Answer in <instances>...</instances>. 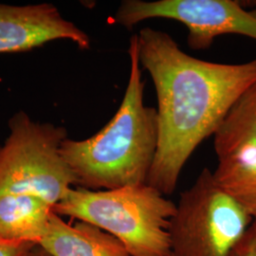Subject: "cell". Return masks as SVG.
<instances>
[{
    "label": "cell",
    "mask_w": 256,
    "mask_h": 256,
    "mask_svg": "<svg viewBox=\"0 0 256 256\" xmlns=\"http://www.w3.org/2000/svg\"><path fill=\"white\" fill-rule=\"evenodd\" d=\"M137 34L140 62L155 86L160 128L146 184L170 196L194 150L214 135L256 82V58L242 64L214 63L186 54L162 30L146 27Z\"/></svg>",
    "instance_id": "6da1fadb"
},
{
    "label": "cell",
    "mask_w": 256,
    "mask_h": 256,
    "mask_svg": "<svg viewBox=\"0 0 256 256\" xmlns=\"http://www.w3.org/2000/svg\"><path fill=\"white\" fill-rule=\"evenodd\" d=\"M128 86L114 117L92 137L66 138L60 154L72 170L75 185L92 191L146 184L158 147L156 108L144 101V84L138 34L128 48Z\"/></svg>",
    "instance_id": "7a4b0ae2"
},
{
    "label": "cell",
    "mask_w": 256,
    "mask_h": 256,
    "mask_svg": "<svg viewBox=\"0 0 256 256\" xmlns=\"http://www.w3.org/2000/svg\"><path fill=\"white\" fill-rule=\"evenodd\" d=\"M176 204L148 184L113 190L72 188L54 210L117 238L130 256H170V221Z\"/></svg>",
    "instance_id": "3957f363"
},
{
    "label": "cell",
    "mask_w": 256,
    "mask_h": 256,
    "mask_svg": "<svg viewBox=\"0 0 256 256\" xmlns=\"http://www.w3.org/2000/svg\"><path fill=\"white\" fill-rule=\"evenodd\" d=\"M9 128V137L0 146V196L30 194L54 207L75 185L60 154L66 129L34 122L24 111L10 119Z\"/></svg>",
    "instance_id": "277c9868"
},
{
    "label": "cell",
    "mask_w": 256,
    "mask_h": 256,
    "mask_svg": "<svg viewBox=\"0 0 256 256\" xmlns=\"http://www.w3.org/2000/svg\"><path fill=\"white\" fill-rule=\"evenodd\" d=\"M252 222L206 167L180 194L170 221V256H230Z\"/></svg>",
    "instance_id": "5b68a950"
},
{
    "label": "cell",
    "mask_w": 256,
    "mask_h": 256,
    "mask_svg": "<svg viewBox=\"0 0 256 256\" xmlns=\"http://www.w3.org/2000/svg\"><path fill=\"white\" fill-rule=\"evenodd\" d=\"M169 19L188 30V46L208 50L214 39L239 34L256 40V14L234 0H124L113 22L132 28L148 19Z\"/></svg>",
    "instance_id": "8992f818"
},
{
    "label": "cell",
    "mask_w": 256,
    "mask_h": 256,
    "mask_svg": "<svg viewBox=\"0 0 256 256\" xmlns=\"http://www.w3.org/2000/svg\"><path fill=\"white\" fill-rule=\"evenodd\" d=\"M88 50L90 39L50 3L14 6L0 3V54L27 52L55 40Z\"/></svg>",
    "instance_id": "52a82bcc"
},
{
    "label": "cell",
    "mask_w": 256,
    "mask_h": 256,
    "mask_svg": "<svg viewBox=\"0 0 256 256\" xmlns=\"http://www.w3.org/2000/svg\"><path fill=\"white\" fill-rule=\"evenodd\" d=\"M38 246L50 256H130L108 232L84 221L72 225L55 212Z\"/></svg>",
    "instance_id": "ba28073f"
},
{
    "label": "cell",
    "mask_w": 256,
    "mask_h": 256,
    "mask_svg": "<svg viewBox=\"0 0 256 256\" xmlns=\"http://www.w3.org/2000/svg\"><path fill=\"white\" fill-rule=\"evenodd\" d=\"M54 206L36 196H0V238L38 246L46 234Z\"/></svg>",
    "instance_id": "9c48e42d"
},
{
    "label": "cell",
    "mask_w": 256,
    "mask_h": 256,
    "mask_svg": "<svg viewBox=\"0 0 256 256\" xmlns=\"http://www.w3.org/2000/svg\"><path fill=\"white\" fill-rule=\"evenodd\" d=\"M218 160L256 149V82L244 92L214 135Z\"/></svg>",
    "instance_id": "30bf717a"
},
{
    "label": "cell",
    "mask_w": 256,
    "mask_h": 256,
    "mask_svg": "<svg viewBox=\"0 0 256 256\" xmlns=\"http://www.w3.org/2000/svg\"><path fill=\"white\" fill-rule=\"evenodd\" d=\"M212 174L216 183L245 208L256 224V149L218 160Z\"/></svg>",
    "instance_id": "8fae6325"
},
{
    "label": "cell",
    "mask_w": 256,
    "mask_h": 256,
    "mask_svg": "<svg viewBox=\"0 0 256 256\" xmlns=\"http://www.w3.org/2000/svg\"><path fill=\"white\" fill-rule=\"evenodd\" d=\"M36 244L0 238V256H30Z\"/></svg>",
    "instance_id": "7c38bea8"
},
{
    "label": "cell",
    "mask_w": 256,
    "mask_h": 256,
    "mask_svg": "<svg viewBox=\"0 0 256 256\" xmlns=\"http://www.w3.org/2000/svg\"><path fill=\"white\" fill-rule=\"evenodd\" d=\"M230 256H256V225H250Z\"/></svg>",
    "instance_id": "4fadbf2b"
},
{
    "label": "cell",
    "mask_w": 256,
    "mask_h": 256,
    "mask_svg": "<svg viewBox=\"0 0 256 256\" xmlns=\"http://www.w3.org/2000/svg\"><path fill=\"white\" fill-rule=\"evenodd\" d=\"M30 256H50L48 254H46V252L42 248L36 246L34 248V250H32Z\"/></svg>",
    "instance_id": "5bb4252c"
},
{
    "label": "cell",
    "mask_w": 256,
    "mask_h": 256,
    "mask_svg": "<svg viewBox=\"0 0 256 256\" xmlns=\"http://www.w3.org/2000/svg\"><path fill=\"white\" fill-rule=\"evenodd\" d=\"M247 3H248V4H247L248 6H250V7L252 8L250 10L256 14V0H254V1H248Z\"/></svg>",
    "instance_id": "9a60e30c"
},
{
    "label": "cell",
    "mask_w": 256,
    "mask_h": 256,
    "mask_svg": "<svg viewBox=\"0 0 256 256\" xmlns=\"http://www.w3.org/2000/svg\"><path fill=\"white\" fill-rule=\"evenodd\" d=\"M252 224H254V223H252ZM254 225H256V224H254Z\"/></svg>",
    "instance_id": "2e32d148"
}]
</instances>
